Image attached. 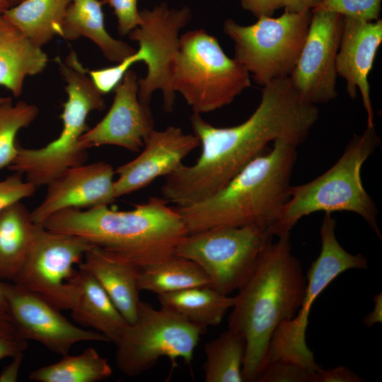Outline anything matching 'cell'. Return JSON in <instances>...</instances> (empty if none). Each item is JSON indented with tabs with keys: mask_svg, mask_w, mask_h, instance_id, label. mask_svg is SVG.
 <instances>
[{
	"mask_svg": "<svg viewBox=\"0 0 382 382\" xmlns=\"http://www.w3.org/2000/svg\"><path fill=\"white\" fill-rule=\"evenodd\" d=\"M382 0H323L313 10L336 13L358 20L378 19Z\"/></svg>",
	"mask_w": 382,
	"mask_h": 382,
	"instance_id": "cell-30",
	"label": "cell"
},
{
	"mask_svg": "<svg viewBox=\"0 0 382 382\" xmlns=\"http://www.w3.org/2000/svg\"><path fill=\"white\" fill-rule=\"evenodd\" d=\"M47 61L41 47L0 14V86L21 96L25 77L42 72Z\"/></svg>",
	"mask_w": 382,
	"mask_h": 382,
	"instance_id": "cell-20",
	"label": "cell"
},
{
	"mask_svg": "<svg viewBox=\"0 0 382 382\" xmlns=\"http://www.w3.org/2000/svg\"><path fill=\"white\" fill-rule=\"evenodd\" d=\"M315 373L298 364L277 360L265 366L257 381L313 382Z\"/></svg>",
	"mask_w": 382,
	"mask_h": 382,
	"instance_id": "cell-31",
	"label": "cell"
},
{
	"mask_svg": "<svg viewBox=\"0 0 382 382\" xmlns=\"http://www.w3.org/2000/svg\"><path fill=\"white\" fill-rule=\"evenodd\" d=\"M23 357V354H20L12 358L13 361L0 374V382L16 381Z\"/></svg>",
	"mask_w": 382,
	"mask_h": 382,
	"instance_id": "cell-39",
	"label": "cell"
},
{
	"mask_svg": "<svg viewBox=\"0 0 382 382\" xmlns=\"http://www.w3.org/2000/svg\"><path fill=\"white\" fill-rule=\"evenodd\" d=\"M202 286H209L203 270L193 261L176 255L141 269L138 278L139 291L157 296Z\"/></svg>",
	"mask_w": 382,
	"mask_h": 382,
	"instance_id": "cell-26",
	"label": "cell"
},
{
	"mask_svg": "<svg viewBox=\"0 0 382 382\" xmlns=\"http://www.w3.org/2000/svg\"><path fill=\"white\" fill-rule=\"evenodd\" d=\"M311 12L306 38L289 79L302 100L316 105L337 96L336 57L343 16L325 11Z\"/></svg>",
	"mask_w": 382,
	"mask_h": 382,
	"instance_id": "cell-12",
	"label": "cell"
},
{
	"mask_svg": "<svg viewBox=\"0 0 382 382\" xmlns=\"http://www.w3.org/2000/svg\"><path fill=\"white\" fill-rule=\"evenodd\" d=\"M92 245L77 236L40 226L27 258L12 281L35 292L59 310H70L79 295L78 270Z\"/></svg>",
	"mask_w": 382,
	"mask_h": 382,
	"instance_id": "cell-10",
	"label": "cell"
},
{
	"mask_svg": "<svg viewBox=\"0 0 382 382\" xmlns=\"http://www.w3.org/2000/svg\"><path fill=\"white\" fill-rule=\"evenodd\" d=\"M206 329L170 309H156L141 301L136 320L127 324L115 343V364L129 377L151 369L161 357L170 359L172 369L178 358L190 365Z\"/></svg>",
	"mask_w": 382,
	"mask_h": 382,
	"instance_id": "cell-9",
	"label": "cell"
},
{
	"mask_svg": "<svg viewBox=\"0 0 382 382\" xmlns=\"http://www.w3.org/2000/svg\"><path fill=\"white\" fill-rule=\"evenodd\" d=\"M274 236L262 225L213 228L187 234L175 255L195 262L212 288L229 295L248 281Z\"/></svg>",
	"mask_w": 382,
	"mask_h": 382,
	"instance_id": "cell-8",
	"label": "cell"
},
{
	"mask_svg": "<svg viewBox=\"0 0 382 382\" xmlns=\"http://www.w3.org/2000/svg\"><path fill=\"white\" fill-rule=\"evenodd\" d=\"M246 352L244 338L231 329L204 345L206 382H244L242 369Z\"/></svg>",
	"mask_w": 382,
	"mask_h": 382,
	"instance_id": "cell-28",
	"label": "cell"
},
{
	"mask_svg": "<svg viewBox=\"0 0 382 382\" xmlns=\"http://www.w3.org/2000/svg\"><path fill=\"white\" fill-rule=\"evenodd\" d=\"M381 42V19L366 21L343 16L336 71L346 81L350 98L360 92L369 127L374 126V117L368 78Z\"/></svg>",
	"mask_w": 382,
	"mask_h": 382,
	"instance_id": "cell-17",
	"label": "cell"
},
{
	"mask_svg": "<svg viewBox=\"0 0 382 382\" xmlns=\"http://www.w3.org/2000/svg\"><path fill=\"white\" fill-rule=\"evenodd\" d=\"M157 298L161 306L206 328L219 325L234 303V296L223 294L210 286L158 295Z\"/></svg>",
	"mask_w": 382,
	"mask_h": 382,
	"instance_id": "cell-25",
	"label": "cell"
},
{
	"mask_svg": "<svg viewBox=\"0 0 382 382\" xmlns=\"http://www.w3.org/2000/svg\"><path fill=\"white\" fill-rule=\"evenodd\" d=\"M140 12L141 23L129 34L137 42L136 50L139 62L147 66L144 78L138 79V97L141 103L150 105L151 96L156 90L163 93V109L173 110L175 93L171 89L173 62L179 42V31L189 22L191 11L188 7L169 8L165 2L151 10Z\"/></svg>",
	"mask_w": 382,
	"mask_h": 382,
	"instance_id": "cell-11",
	"label": "cell"
},
{
	"mask_svg": "<svg viewBox=\"0 0 382 382\" xmlns=\"http://www.w3.org/2000/svg\"><path fill=\"white\" fill-rule=\"evenodd\" d=\"M364 380L355 372L345 366L332 369L320 367L315 373L313 382H361Z\"/></svg>",
	"mask_w": 382,
	"mask_h": 382,
	"instance_id": "cell-36",
	"label": "cell"
},
{
	"mask_svg": "<svg viewBox=\"0 0 382 382\" xmlns=\"http://www.w3.org/2000/svg\"><path fill=\"white\" fill-rule=\"evenodd\" d=\"M323 0H279L281 8L285 11L299 13L303 11H312Z\"/></svg>",
	"mask_w": 382,
	"mask_h": 382,
	"instance_id": "cell-38",
	"label": "cell"
},
{
	"mask_svg": "<svg viewBox=\"0 0 382 382\" xmlns=\"http://www.w3.org/2000/svg\"><path fill=\"white\" fill-rule=\"evenodd\" d=\"M77 282L78 298L70 309L73 320L115 344L127 322L105 291L88 272L79 268Z\"/></svg>",
	"mask_w": 382,
	"mask_h": 382,
	"instance_id": "cell-21",
	"label": "cell"
},
{
	"mask_svg": "<svg viewBox=\"0 0 382 382\" xmlns=\"http://www.w3.org/2000/svg\"><path fill=\"white\" fill-rule=\"evenodd\" d=\"M40 226L21 202L0 212V281L12 282L17 276Z\"/></svg>",
	"mask_w": 382,
	"mask_h": 382,
	"instance_id": "cell-23",
	"label": "cell"
},
{
	"mask_svg": "<svg viewBox=\"0 0 382 382\" xmlns=\"http://www.w3.org/2000/svg\"><path fill=\"white\" fill-rule=\"evenodd\" d=\"M11 6L7 0H0V14H3Z\"/></svg>",
	"mask_w": 382,
	"mask_h": 382,
	"instance_id": "cell-41",
	"label": "cell"
},
{
	"mask_svg": "<svg viewBox=\"0 0 382 382\" xmlns=\"http://www.w3.org/2000/svg\"><path fill=\"white\" fill-rule=\"evenodd\" d=\"M137 62L138 59L134 52L115 66L94 70L88 69V74L95 87L104 95L114 91L131 66Z\"/></svg>",
	"mask_w": 382,
	"mask_h": 382,
	"instance_id": "cell-32",
	"label": "cell"
},
{
	"mask_svg": "<svg viewBox=\"0 0 382 382\" xmlns=\"http://www.w3.org/2000/svg\"><path fill=\"white\" fill-rule=\"evenodd\" d=\"M101 0H72L62 25L61 37L74 40L85 37L94 42L104 57L118 63L136 50L127 42L112 37L105 26Z\"/></svg>",
	"mask_w": 382,
	"mask_h": 382,
	"instance_id": "cell-22",
	"label": "cell"
},
{
	"mask_svg": "<svg viewBox=\"0 0 382 382\" xmlns=\"http://www.w3.org/2000/svg\"><path fill=\"white\" fill-rule=\"evenodd\" d=\"M42 226L81 237L141 269L175 255L187 235L175 207L156 197L128 211L113 210L108 205L64 209L49 216Z\"/></svg>",
	"mask_w": 382,
	"mask_h": 382,
	"instance_id": "cell-3",
	"label": "cell"
},
{
	"mask_svg": "<svg viewBox=\"0 0 382 382\" xmlns=\"http://www.w3.org/2000/svg\"><path fill=\"white\" fill-rule=\"evenodd\" d=\"M170 86L193 112L201 115L230 104L251 81L250 74L224 52L214 36L197 29L179 37Z\"/></svg>",
	"mask_w": 382,
	"mask_h": 382,
	"instance_id": "cell-6",
	"label": "cell"
},
{
	"mask_svg": "<svg viewBox=\"0 0 382 382\" xmlns=\"http://www.w3.org/2000/svg\"><path fill=\"white\" fill-rule=\"evenodd\" d=\"M374 309L364 320V323L371 327L373 324L381 322V294L374 297Z\"/></svg>",
	"mask_w": 382,
	"mask_h": 382,
	"instance_id": "cell-40",
	"label": "cell"
},
{
	"mask_svg": "<svg viewBox=\"0 0 382 382\" xmlns=\"http://www.w3.org/2000/svg\"><path fill=\"white\" fill-rule=\"evenodd\" d=\"M112 166L98 161L70 168L47 185L42 202L30 213L39 225L51 215L66 209H86L108 205L117 198Z\"/></svg>",
	"mask_w": 382,
	"mask_h": 382,
	"instance_id": "cell-16",
	"label": "cell"
},
{
	"mask_svg": "<svg viewBox=\"0 0 382 382\" xmlns=\"http://www.w3.org/2000/svg\"><path fill=\"white\" fill-rule=\"evenodd\" d=\"M14 173L0 180V212L9 206L32 197L37 189L30 181L23 179V175Z\"/></svg>",
	"mask_w": 382,
	"mask_h": 382,
	"instance_id": "cell-34",
	"label": "cell"
},
{
	"mask_svg": "<svg viewBox=\"0 0 382 382\" xmlns=\"http://www.w3.org/2000/svg\"><path fill=\"white\" fill-rule=\"evenodd\" d=\"M0 282H1V281H0ZM0 306L6 307L4 296H3V294H2L1 289V285H0Z\"/></svg>",
	"mask_w": 382,
	"mask_h": 382,
	"instance_id": "cell-43",
	"label": "cell"
},
{
	"mask_svg": "<svg viewBox=\"0 0 382 382\" xmlns=\"http://www.w3.org/2000/svg\"><path fill=\"white\" fill-rule=\"evenodd\" d=\"M103 4H108L113 9L117 20L118 33L123 36L128 35L141 22L138 11V0H101Z\"/></svg>",
	"mask_w": 382,
	"mask_h": 382,
	"instance_id": "cell-35",
	"label": "cell"
},
{
	"mask_svg": "<svg viewBox=\"0 0 382 382\" xmlns=\"http://www.w3.org/2000/svg\"><path fill=\"white\" fill-rule=\"evenodd\" d=\"M243 9L250 11L257 18L272 16L281 8L279 0H239Z\"/></svg>",
	"mask_w": 382,
	"mask_h": 382,
	"instance_id": "cell-37",
	"label": "cell"
},
{
	"mask_svg": "<svg viewBox=\"0 0 382 382\" xmlns=\"http://www.w3.org/2000/svg\"><path fill=\"white\" fill-rule=\"evenodd\" d=\"M379 145L374 126L354 135L332 167L315 179L291 186L289 196L272 227L277 237L290 233L303 216L317 212H349L362 217L381 239L375 203L364 187L361 171Z\"/></svg>",
	"mask_w": 382,
	"mask_h": 382,
	"instance_id": "cell-5",
	"label": "cell"
},
{
	"mask_svg": "<svg viewBox=\"0 0 382 382\" xmlns=\"http://www.w3.org/2000/svg\"><path fill=\"white\" fill-rule=\"evenodd\" d=\"M72 0H23L3 16L33 44L42 47L62 35L63 21Z\"/></svg>",
	"mask_w": 382,
	"mask_h": 382,
	"instance_id": "cell-24",
	"label": "cell"
},
{
	"mask_svg": "<svg viewBox=\"0 0 382 382\" xmlns=\"http://www.w3.org/2000/svg\"><path fill=\"white\" fill-rule=\"evenodd\" d=\"M138 88L137 74L129 69L114 90L113 102L105 117L80 137L81 148L113 145L137 152L143 147L154 129V121L150 107L140 102Z\"/></svg>",
	"mask_w": 382,
	"mask_h": 382,
	"instance_id": "cell-14",
	"label": "cell"
},
{
	"mask_svg": "<svg viewBox=\"0 0 382 382\" xmlns=\"http://www.w3.org/2000/svg\"><path fill=\"white\" fill-rule=\"evenodd\" d=\"M318 117L317 106L301 100L289 77L264 86L255 110L236 126L216 127L193 112L190 123L200 155L195 164H182L164 178L162 197L180 207L212 196L270 142L285 139L301 144Z\"/></svg>",
	"mask_w": 382,
	"mask_h": 382,
	"instance_id": "cell-1",
	"label": "cell"
},
{
	"mask_svg": "<svg viewBox=\"0 0 382 382\" xmlns=\"http://www.w3.org/2000/svg\"><path fill=\"white\" fill-rule=\"evenodd\" d=\"M335 228V219L331 214L325 213L320 231V252L308 270L302 305L291 320L292 324L302 332L306 331L313 303L337 277L351 269L368 267L367 259L364 255L352 254L342 247L337 239Z\"/></svg>",
	"mask_w": 382,
	"mask_h": 382,
	"instance_id": "cell-18",
	"label": "cell"
},
{
	"mask_svg": "<svg viewBox=\"0 0 382 382\" xmlns=\"http://www.w3.org/2000/svg\"><path fill=\"white\" fill-rule=\"evenodd\" d=\"M12 101L11 98L9 97H1L0 96V105L6 103L8 102Z\"/></svg>",
	"mask_w": 382,
	"mask_h": 382,
	"instance_id": "cell-42",
	"label": "cell"
},
{
	"mask_svg": "<svg viewBox=\"0 0 382 382\" xmlns=\"http://www.w3.org/2000/svg\"><path fill=\"white\" fill-rule=\"evenodd\" d=\"M311 14V11H284L277 18L262 16L248 25L227 19L223 29L234 42V59L256 83L264 86L291 74L306 38Z\"/></svg>",
	"mask_w": 382,
	"mask_h": 382,
	"instance_id": "cell-7",
	"label": "cell"
},
{
	"mask_svg": "<svg viewBox=\"0 0 382 382\" xmlns=\"http://www.w3.org/2000/svg\"><path fill=\"white\" fill-rule=\"evenodd\" d=\"M79 268L96 279L127 323L134 322L141 301L138 287L140 267L92 245L85 253Z\"/></svg>",
	"mask_w": 382,
	"mask_h": 382,
	"instance_id": "cell-19",
	"label": "cell"
},
{
	"mask_svg": "<svg viewBox=\"0 0 382 382\" xmlns=\"http://www.w3.org/2000/svg\"><path fill=\"white\" fill-rule=\"evenodd\" d=\"M0 285L6 308L24 340L37 342L61 356L80 342H108L102 334L71 323L39 294L12 282L1 281Z\"/></svg>",
	"mask_w": 382,
	"mask_h": 382,
	"instance_id": "cell-13",
	"label": "cell"
},
{
	"mask_svg": "<svg viewBox=\"0 0 382 382\" xmlns=\"http://www.w3.org/2000/svg\"><path fill=\"white\" fill-rule=\"evenodd\" d=\"M28 341L19 334L6 307L0 306V361L23 354Z\"/></svg>",
	"mask_w": 382,
	"mask_h": 382,
	"instance_id": "cell-33",
	"label": "cell"
},
{
	"mask_svg": "<svg viewBox=\"0 0 382 382\" xmlns=\"http://www.w3.org/2000/svg\"><path fill=\"white\" fill-rule=\"evenodd\" d=\"M299 145L285 139L245 165L223 188L185 207H175L187 234L217 227H272L286 202Z\"/></svg>",
	"mask_w": 382,
	"mask_h": 382,
	"instance_id": "cell-4",
	"label": "cell"
},
{
	"mask_svg": "<svg viewBox=\"0 0 382 382\" xmlns=\"http://www.w3.org/2000/svg\"><path fill=\"white\" fill-rule=\"evenodd\" d=\"M306 282L301 262L292 253L290 233H286L266 247L253 272L234 296L228 329L246 342L244 382L257 381L271 338L282 323L298 313Z\"/></svg>",
	"mask_w": 382,
	"mask_h": 382,
	"instance_id": "cell-2",
	"label": "cell"
},
{
	"mask_svg": "<svg viewBox=\"0 0 382 382\" xmlns=\"http://www.w3.org/2000/svg\"><path fill=\"white\" fill-rule=\"evenodd\" d=\"M62 357L56 363L30 372L29 378L37 382H98L112 374L108 360L93 347L78 355Z\"/></svg>",
	"mask_w": 382,
	"mask_h": 382,
	"instance_id": "cell-27",
	"label": "cell"
},
{
	"mask_svg": "<svg viewBox=\"0 0 382 382\" xmlns=\"http://www.w3.org/2000/svg\"><path fill=\"white\" fill-rule=\"evenodd\" d=\"M38 108L33 104L12 101L0 105V169L8 167L16 159L18 146L16 143L18 132L28 127L37 117Z\"/></svg>",
	"mask_w": 382,
	"mask_h": 382,
	"instance_id": "cell-29",
	"label": "cell"
},
{
	"mask_svg": "<svg viewBox=\"0 0 382 382\" xmlns=\"http://www.w3.org/2000/svg\"><path fill=\"white\" fill-rule=\"evenodd\" d=\"M199 145L195 134H186L180 127L153 129L144 139L139 155L115 170L118 175L114 182L115 197L136 192L157 178L172 173Z\"/></svg>",
	"mask_w": 382,
	"mask_h": 382,
	"instance_id": "cell-15",
	"label": "cell"
},
{
	"mask_svg": "<svg viewBox=\"0 0 382 382\" xmlns=\"http://www.w3.org/2000/svg\"><path fill=\"white\" fill-rule=\"evenodd\" d=\"M11 6H13L23 0H7Z\"/></svg>",
	"mask_w": 382,
	"mask_h": 382,
	"instance_id": "cell-44",
	"label": "cell"
}]
</instances>
